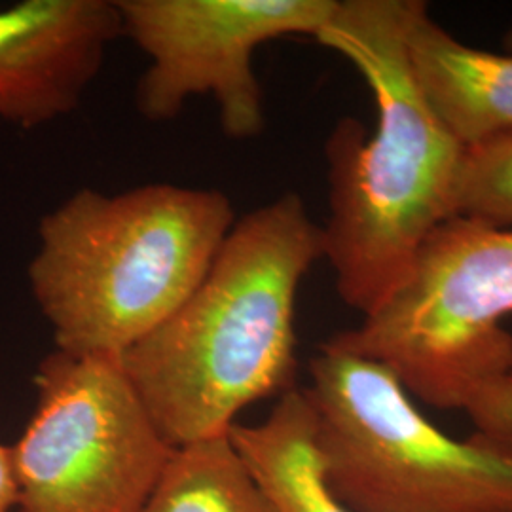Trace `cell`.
<instances>
[{
	"label": "cell",
	"instance_id": "cell-3",
	"mask_svg": "<svg viewBox=\"0 0 512 512\" xmlns=\"http://www.w3.org/2000/svg\"><path fill=\"white\" fill-rule=\"evenodd\" d=\"M217 188H80L38 224L27 277L55 348L122 357L202 283L236 224Z\"/></svg>",
	"mask_w": 512,
	"mask_h": 512
},
{
	"label": "cell",
	"instance_id": "cell-6",
	"mask_svg": "<svg viewBox=\"0 0 512 512\" xmlns=\"http://www.w3.org/2000/svg\"><path fill=\"white\" fill-rule=\"evenodd\" d=\"M37 406L12 446L18 512H139L175 448L120 357L46 355Z\"/></svg>",
	"mask_w": 512,
	"mask_h": 512
},
{
	"label": "cell",
	"instance_id": "cell-4",
	"mask_svg": "<svg viewBox=\"0 0 512 512\" xmlns=\"http://www.w3.org/2000/svg\"><path fill=\"white\" fill-rule=\"evenodd\" d=\"M304 389L330 492L351 512H512V431L456 440L385 366L325 344Z\"/></svg>",
	"mask_w": 512,
	"mask_h": 512
},
{
	"label": "cell",
	"instance_id": "cell-8",
	"mask_svg": "<svg viewBox=\"0 0 512 512\" xmlns=\"http://www.w3.org/2000/svg\"><path fill=\"white\" fill-rule=\"evenodd\" d=\"M120 37L116 0H23L0 10V124L31 129L69 116Z\"/></svg>",
	"mask_w": 512,
	"mask_h": 512
},
{
	"label": "cell",
	"instance_id": "cell-12",
	"mask_svg": "<svg viewBox=\"0 0 512 512\" xmlns=\"http://www.w3.org/2000/svg\"><path fill=\"white\" fill-rule=\"evenodd\" d=\"M452 217L512 228V137L463 152Z\"/></svg>",
	"mask_w": 512,
	"mask_h": 512
},
{
	"label": "cell",
	"instance_id": "cell-10",
	"mask_svg": "<svg viewBox=\"0 0 512 512\" xmlns=\"http://www.w3.org/2000/svg\"><path fill=\"white\" fill-rule=\"evenodd\" d=\"M228 435L277 512H351L325 482L304 389L281 395L262 423H236Z\"/></svg>",
	"mask_w": 512,
	"mask_h": 512
},
{
	"label": "cell",
	"instance_id": "cell-1",
	"mask_svg": "<svg viewBox=\"0 0 512 512\" xmlns=\"http://www.w3.org/2000/svg\"><path fill=\"white\" fill-rule=\"evenodd\" d=\"M323 256L298 194L264 203L236 220L183 306L120 357L173 448L228 435L241 410L294 389L296 298Z\"/></svg>",
	"mask_w": 512,
	"mask_h": 512
},
{
	"label": "cell",
	"instance_id": "cell-9",
	"mask_svg": "<svg viewBox=\"0 0 512 512\" xmlns=\"http://www.w3.org/2000/svg\"><path fill=\"white\" fill-rule=\"evenodd\" d=\"M404 46L421 95L463 150L512 137V52L459 42L421 0H406Z\"/></svg>",
	"mask_w": 512,
	"mask_h": 512
},
{
	"label": "cell",
	"instance_id": "cell-7",
	"mask_svg": "<svg viewBox=\"0 0 512 512\" xmlns=\"http://www.w3.org/2000/svg\"><path fill=\"white\" fill-rule=\"evenodd\" d=\"M338 0H116L122 37L148 57L135 105L150 122L209 95L222 133L253 139L266 116L255 52L266 42L323 31Z\"/></svg>",
	"mask_w": 512,
	"mask_h": 512
},
{
	"label": "cell",
	"instance_id": "cell-14",
	"mask_svg": "<svg viewBox=\"0 0 512 512\" xmlns=\"http://www.w3.org/2000/svg\"><path fill=\"white\" fill-rule=\"evenodd\" d=\"M18 505V484L14 473L12 446L0 444V512H10Z\"/></svg>",
	"mask_w": 512,
	"mask_h": 512
},
{
	"label": "cell",
	"instance_id": "cell-11",
	"mask_svg": "<svg viewBox=\"0 0 512 512\" xmlns=\"http://www.w3.org/2000/svg\"><path fill=\"white\" fill-rule=\"evenodd\" d=\"M139 512H277L230 435L175 448Z\"/></svg>",
	"mask_w": 512,
	"mask_h": 512
},
{
	"label": "cell",
	"instance_id": "cell-13",
	"mask_svg": "<svg viewBox=\"0 0 512 512\" xmlns=\"http://www.w3.org/2000/svg\"><path fill=\"white\" fill-rule=\"evenodd\" d=\"M478 431H512V366L465 408Z\"/></svg>",
	"mask_w": 512,
	"mask_h": 512
},
{
	"label": "cell",
	"instance_id": "cell-5",
	"mask_svg": "<svg viewBox=\"0 0 512 512\" xmlns=\"http://www.w3.org/2000/svg\"><path fill=\"white\" fill-rule=\"evenodd\" d=\"M512 228L450 217L357 329L325 342L391 370L408 395L465 410L512 366Z\"/></svg>",
	"mask_w": 512,
	"mask_h": 512
},
{
	"label": "cell",
	"instance_id": "cell-15",
	"mask_svg": "<svg viewBox=\"0 0 512 512\" xmlns=\"http://www.w3.org/2000/svg\"><path fill=\"white\" fill-rule=\"evenodd\" d=\"M503 44H505V48H507V52H512V27L507 31V35L503 38Z\"/></svg>",
	"mask_w": 512,
	"mask_h": 512
},
{
	"label": "cell",
	"instance_id": "cell-2",
	"mask_svg": "<svg viewBox=\"0 0 512 512\" xmlns=\"http://www.w3.org/2000/svg\"><path fill=\"white\" fill-rule=\"evenodd\" d=\"M406 0H338L317 42L365 78L378 118H344L327 141L329 219L323 249L336 291L363 317L408 274L423 241L452 217L463 148L442 126L410 71Z\"/></svg>",
	"mask_w": 512,
	"mask_h": 512
}]
</instances>
